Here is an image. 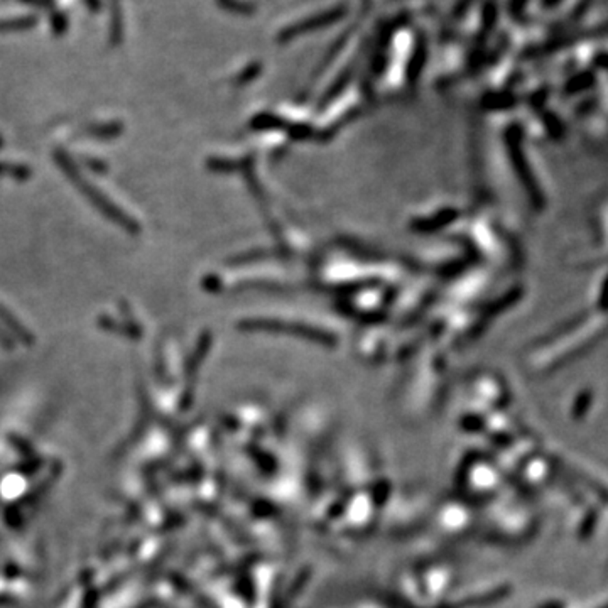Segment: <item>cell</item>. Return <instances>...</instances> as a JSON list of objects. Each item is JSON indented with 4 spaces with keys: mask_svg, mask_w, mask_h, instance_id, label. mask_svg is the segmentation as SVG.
Returning a JSON list of instances; mask_svg holds the SVG:
<instances>
[{
    "mask_svg": "<svg viewBox=\"0 0 608 608\" xmlns=\"http://www.w3.org/2000/svg\"><path fill=\"white\" fill-rule=\"evenodd\" d=\"M348 14L347 5H335L331 9L323 10V12L315 14V16L304 17V19L297 21L296 24L291 25L289 29H286V32H282V38L291 39L294 36L308 34V32L319 31V29L330 27V25L340 23L341 19H345Z\"/></svg>",
    "mask_w": 608,
    "mask_h": 608,
    "instance_id": "6da1fadb",
    "label": "cell"
},
{
    "mask_svg": "<svg viewBox=\"0 0 608 608\" xmlns=\"http://www.w3.org/2000/svg\"><path fill=\"white\" fill-rule=\"evenodd\" d=\"M561 2L563 0H542V5L548 7V9H552V7H556L558 3H561Z\"/></svg>",
    "mask_w": 608,
    "mask_h": 608,
    "instance_id": "7a4b0ae2",
    "label": "cell"
}]
</instances>
